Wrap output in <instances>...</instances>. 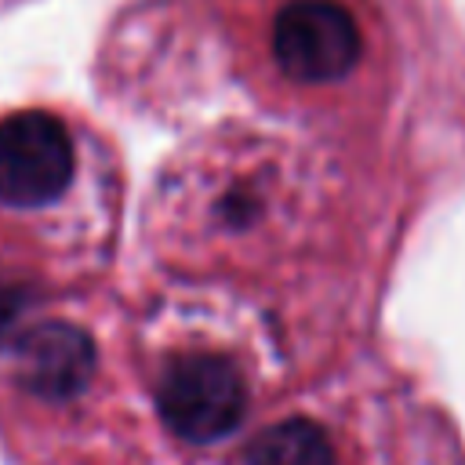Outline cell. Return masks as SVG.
<instances>
[{"instance_id":"1","label":"cell","mask_w":465,"mask_h":465,"mask_svg":"<svg viewBox=\"0 0 465 465\" xmlns=\"http://www.w3.org/2000/svg\"><path fill=\"white\" fill-rule=\"evenodd\" d=\"M156 407L167 429L193 443H211L240 425L247 389L225 356L189 352L167 363L156 385Z\"/></svg>"},{"instance_id":"7","label":"cell","mask_w":465,"mask_h":465,"mask_svg":"<svg viewBox=\"0 0 465 465\" xmlns=\"http://www.w3.org/2000/svg\"><path fill=\"white\" fill-rule=\"evenodd\" d=\"M11 316H18V294H11L7 287H0V334L7 331Z\"/></svg>"},{"instance_id":"2","label":"cell","mask_w":465,"mask_h":465,"mask_svg":"<svg viewBox=\"0 0 465 465\" xmlns=\"http://www.w3.org/2000/svg\"><path fill=\"white\" fill-rule=\"evenodd\" d=\"M73 178V138L54 113L22 109L0 120V200L40 207Z\"/></svg>"},{"instance_id":"4","label":"cell","mask_w":465,"mask_h":465,"mask_svg":"<svg viewBox=\"0 0 465 465\" xmlns=\"http://www.w3.org/2000/svg\"><path fill=\"white\" fill-rule=\"evenodd\" d=\"M18 381L44 400H73L94 374V345L91 338L62 320H47L29 327L18 345Z\"/></svg>"},{"instance_id":"6","label":"cell","mask_w":465,"mask_h":465,"mask_svg":"<svg viewBox=\"0 0 465 465\" xmlns=\"http://www.w3.org/2000/svg\"><path fill=\"white\" fill-rule=\"evenodd\" d=\"M222 211H225V218H229L232 225H247V222H254V214H258V200L247 196V193H229Z\"/></svg>"},{"instance_id":"3","label":"cell","mask_w":465,"mask_h":465,"mask_svg":"<svg viewBox=\"0 0 465 465\" xmlns=\"http://www.w3.org/2000/svg\"><path fill=\"white\" fill-rule=\"evenodd\" d=\"M276 65L298 84H331L360 62V25L338 0H291L272 22Z\"/></svg>"},{"instance_id":"5","label":"cell","mask_w":465,"mask_h":465,"mask_svg":"<svg viewBox=\"0 0 465 465\" xmlns=\"http://www.w3.org/2000/svg\"><path fill=\"white\" fill-rule=\"evenodd\" d=\"M247 465H334V447L316 421L287 418L251 443Z\"/></svg>"}]
</instances>
